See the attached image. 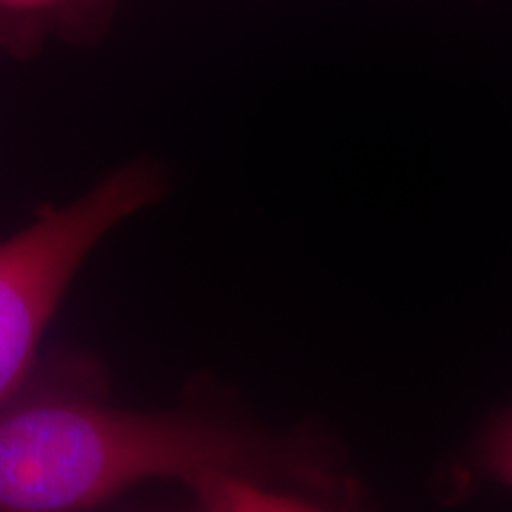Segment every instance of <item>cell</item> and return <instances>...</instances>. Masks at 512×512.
Masks as SVG:
<instances>
[{
  "label": "cell",
  "mask_w": 512,
  "mask_h": 512,
  "mask_svg": "<svg viewBox=\"0 0 512 512\" xmlns=\"http://www.w3.org/2000/svg\"><path fill=\"white\" fill-rule=\"evenodd\" d=\"M475 463L486 477L512 489V408L496 413L479 432Z\"/></svg>",
  "instance_id": "5"
},
{
  "label": "cell",
  "mask_w": 512,
  "mask_h": 512,
  "mask_svg": "<svg viewBox=\"0 0 512 512\" xmlns=\"http://www.w3.org/2000/svg\"><path fill=\"white\" fill-rule=\"evenodd\" d=\"M169 192V171L133 159L64 207H46L0 242V411L17 399L62 297L114 228Z\"/></svg>",
  "instance_id": "2"
},
{
  "label": "cell",
  "mask_w": 512,
  "mask_h": 512,
  "mask_svg": "<svg viewBox=\"0 0 512 512\" xmlns=\"http://www.w3.org/2000/svg\"><path fill=\"white\" fill-rule=\"evenodd\" d=\"M185 484L202 512H323L299 498L266 489L256 477L240 472L211 470L190 477Z\"/></svg>",
  "instance_id": "4"
},
{
  "label": "cell",
  "mask_w": 512,
  "mask_h": 512,
  "mask_svg": "<svg viewBox=\"0 0 512 512\" xmlns=\"http://www.w3.org/2000/svg\"><path fill=\"white\" fill-rule=\"evenodd\" d=\"M114 15L117 0H0V53L29 60L50 41L93 46Z\"/></svg>",
  "instance_id": "3"
},
{
  "label": "cell",
  "mask_w": 512,
  "mask_h": 512,
  "mask_svg": "<svg viewBox=\"0 0 512 512\" xmlns=\"http://www.w3.org/2000/svg\"><path fill=\"white\" fill-rule=\"evenodd\" d=\"M211 470L332 489L313 439L197 413L126 411L86 399H31L0 411V512H83L131 486Z\"/></svg>",
  "instance_id": "1"
}]
</instances>
